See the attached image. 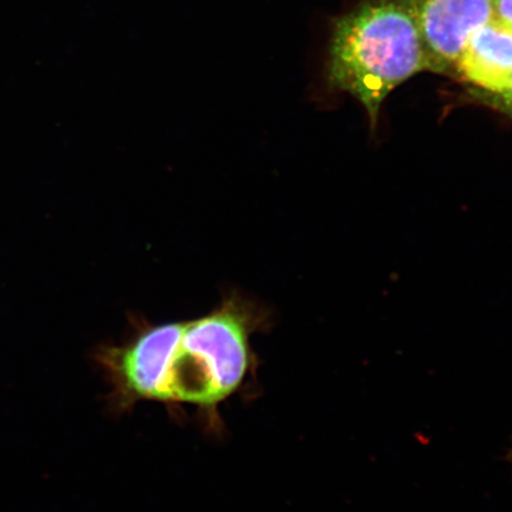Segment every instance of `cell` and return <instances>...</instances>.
Wrapping results in <instances>:
<instances>
[{
  "instance_id": "6da1fadb",
  "label": "cell",
  "mask_w": 512,
  "mask_h": 512,
  "mask_svg": "<svg viewBox=\"0 0 512 512\" xmlns=\"http://www.w3.org/2000/svg\"><path fill=\"white\" fill-rule=\"evenodd\" d=\"M272 316L264 304L233 291L200 318L133 319L124 342L93 352L108 386V408L123 414L139 402H155L175 414L191 407L208 432L220 433L221 406L256 382L260 360L252 338L271 329Z\"/></svg>"
},
{
  "instance_id": "7a4b0ae2",
  "label": "cell",
  "mask_w": 512,
  "mask_h": 512,
  "mask_svg": "<svg viewBox=\"0 0 512 512\" xmlns=\"http://www.w3.org/2000/svg\"><path fill=\"white\" fill-rule=\"evenodd\" d=\"M425 69L415 0H366L336 24L331 85L356 96L373 125L389 93Z\"/></svg>"
},
{
  "instance_id": "3957f363",
  "label": "cell",
  "mask_w": 512,
  "mask_h": 512,
  "mask_svg": "<svg viewBox=\"0 0 512 512\" xmlns=\"http://www.w3.org/2000/svg\"><path fill=\"white\" fill-rule=\"evenodd\" d=\"M427 69L456 66L475 32L494 19V0H415Z\"/></svg>"
},
{
  "instance_id": "277c9868",
  "label": "cell",
  "mask_w": 512,
  "mask_h": 512,
  "mask_svg": "<svg viewBox=\"0 0 512 512\" xmlns=\"http://www.w3.org/2000/svg\"><path fill=\"white\" fill-rule=\"evenodd\" d=\"M456 66L464 80L501 94L512 79V28L492 19L471 37Z\"/></svg>"
},
{
  "instance_id": "5b68a950",
  "label": "cell",
  "mask_w": 512,
  "mask_h": 512,
  "mask_svg": "<svg viewBox=\"0 0 512 512\" xmlns=\"http://www.w3.org/2000/svg\"><path fill=\"white\" fill-rule=\"evenodd\" d=\"M494 19L512 28V0H494Z\"/></svg>"
},
{
  "instance_id": "8992f818",
  "label": "cell",
  "mask_w": 512,
  "mask_h": 512,
  "mask_svg": "<svg viewBox=\"0 0 512 512\" xmlns=\"http://www.w3.org/2000/svg\"><path fill=\"white\" fill-rule=\"evenodd\" d=\"M502 96L504 105L509 108V111L512 113V79L509 82V85L507 88L504 89V91L501 94H498Z\"/></svg>"
}]
</instances>
